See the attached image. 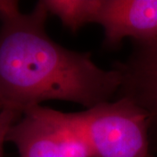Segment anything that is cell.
Returning <instances> with one entry per match:
<instances>
[{"instance_id":"cell-1","label":"cell","mask_w":157,"mask_h":157,"mask_svg":"<svg viewBox=\"0 0 157 157\" xmlns=\"http://www.w3.org/2000/svg\"><path fill=\"white\" fill-rule=\"evenodd\" d=\"M41 1L23 13L17 1L0 0V111L21 114L46 101L90 108L109 101L121 84L117 69L96 66L89 53L68 50L45 31Z\"/></svg>"},{"instance_id":"cell-2","label":"cell","mask_w":157,"mask_h":157,"mask_svg":"<svg viewBox=\"0 0 157 157\" xmlns=\"http://www.w3.org/2000/svg\"><path fill=\"white\" fill-rule=\"evenodd\" d=\"M93 157H150L147 113L126 97L78 113Z\"/></svg>"},{"instance_id":"cell-3","label":"cell","mask_w":157,"mask_h":157,"mask_svg":"<svg viewBox=\"0 0 157 157\" xmlns=\"http://www.w3.org/2000/svg\"><path fill=\"white\" fill-rule=\"evenodd\" d=\"M20 157H93L78 113L41 105L21 113L8 132Z\"/></svg>"},{"instance_id":"cell-4","label":"cell","mask_w":157,"mask_h":157,"mask_svg":"<svg viewBox=\"0 0 157 157\" xmlns=\"http://www.w3.org/2000/svg\"><path fill=\"white\" fill-rule=\"evenodd\" d=\"M121 75L120 97H126L146 113L151 152L157 149V38L134 42L127 61L116 67Z\"/></svg>"},{"instance_id":"cell-5","label":"cell","mask_w":157,"mask_h":157,"mask_svg":"<svg viewBox=\"0 0 157 157\" xmlns=\"http://www.w3.org/2000/svg\"><path fill=\"white\" fill-rule=\"evenodd\" d=\"M96 24L104 31L105 45L124 39L146 42L157 38V0H102Z\"/></svg>"},{"instance_id":"cell-6","label":"cell","mask_w":157,"mask_h":157,"mask_svg":"<svg viewBox=\"0 0 157 157\" xmlns=\"http://www.w3.org/2000/svg\"><path fill=\"white\" fill-rule=\"evenodd\" d=\"M48 14L56 16L68 29L76 32L85 25L95 23L102 0H42Z\"/></svg>"},{"instance_id":"cell-7","label":"cell","mask_w":157,"mask_h":157,"mask_svg":"<svg viewBox=\"0 0 157 157\" xmlns=\"http://www.w3.org/2000/svg\"><path fill=\"white\" fill-rule=\"evenodd\" d=\"M21 114L10 109L0 111V157H3L5 144L7 142L8 132Z\"/></svg>"}]
</instances>
